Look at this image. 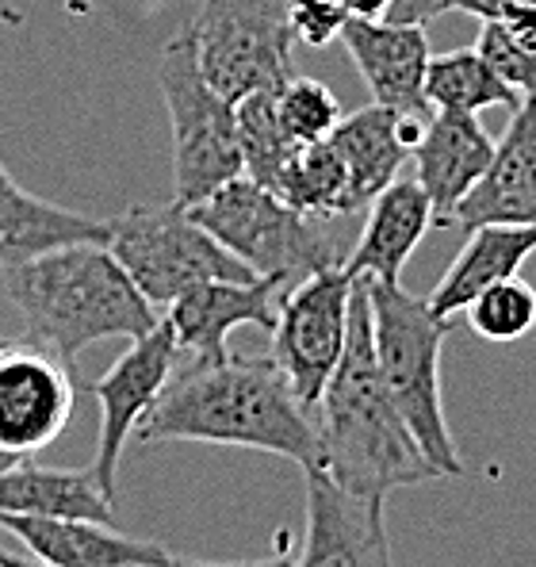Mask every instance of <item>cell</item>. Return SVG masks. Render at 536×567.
I'll return each mask as SVG.
<instances>
[{"instance_id":"obj_28","label":"cell","mask_w":536,"mask_h":567,"mask_svg":"<svg viewBox=\"0 0 536 567\" xmlns=\"http://www.w3.org/2000/svg\"><path fill=\"white\" fill-rule=\"evenodd\" d=\"M483 58L491 62V70L506 81L522 100L536 96V50H522L517 43H509V35L498 23H483L480 43H475Z\"/></svg>"},{"instance_id":"obj_30","label":"cell","mask_w":536,"mask_h":567,"mask_svg":"<svg viewBox=\"0 0 536 567\" xmlns=\"http://www.w3.org/2000/svg\"><path fill=\"white\" fill-rule=\"evenodd\" d=\"M449 0H395L388 12V20L395 23H418V28H425L430 20H437L441 12H449Z\"/></svg>"},{"instance_id":"obj_3","label":"cell","mask_w":536,"mask_h":567,"mask_svg":"<svg viewBox=\"0 0 536 567\" xmlns=\"http://www.w3.org/2000/svg\"><path fill=\"white\" fill-rule=\"evenodd\" d=\"M4 296L20 311L28 341L54 353L70 372L96 341H134L157 322V307L134 288L104 241H73L4 265Z\"/></svg>"},{"instance_id":"obj_2","label":"cell","mask_w":536,"mask_h":567,"mask_svg":"<svg viewBox=\"0 0 536 567\" xmlns=\"http://www.w3.org/2000/svg\"><path fill=\"white\" fill-rule=\"evenodd\" d=\"M322 441V472L353 495L388 498L399 487L441 480L402 422L372 349V307L368 288L357 277L349 303L346 353L311 411Z\"/></svg>"},{"instance_id":"obj_15","label":"cell","mask_w":536,"mask_h":567,"mask_svg":"<svg viewBox=\"0 0 536 567\" xmlns=\"http://www.w3.org/2000/svg\"><path fill=\"white\" fill-rule=\"evenodd\" d=\"M480 223L536 227V96L522 100L506 135L494 142L487 173L452 212V227L472 230Z\"/></svg>"},{"instance_id":"obj_16","label":"cell","mask_w":536,"mask_h":567,"mask_svg":"<svg viewBox=\"0 0 536 567\" xmlns=\"http://www.w3.org/2000/svg\"><path fill=\"white\" fill-rule=\"evenodd\" d=\"M414 181L433 204V223L452 227V212L467 196L494 157V138L467 112H433L414 142Z\"/></svg>"},{"instance_id":"obj_36","label":"cell","mask_w":536,"mask_h":567,"mask_svg":"<svg viewBox=\"0 0 536 567\" xmlns=\"http://www.w3.org/2000/svg\"><path fill=\"white\" fill-rule=\"evenodd\" d=\"M23 456H12V453H4V449H0V472L4 468H12V464H20Z\"/></svg>"},{"instance_id":"obj_10","label":"cell","mask_w":536,"mask_h":567,"mask_svg":"<svg viewBox=\"0 0 536 567\" xmlns=\"http://www.w3.org/2000/svg\"><path fill=\"white\" fill-rule=\"evenodd\" d=\"M177 357L181 349L169 322L157 319L154 330L134 338L127 353L92 383V395H96L100 406V437H96V456H92L89 475L96 480L100 495L107 503H115V495H120L123 449H127L131 433L138 430V422L146 419V411L154 406L157 391L165 388Z\"/></svg>"},{"instance_id":"obj_13","label":"cell","mask_w":536,"mask_h":567,"mask_svg":"<svg viewBox=\"0 0 536 567\" xmlns=\"http://www.w3.org/2000/svg\"><path fill=\"white\" fill-rule=\"evenodd\" d=\"M338 39L353 54L372 104L430 120L433 107L425 100V65L433 54L425 28L395 20H346Z\"/></svg>"},{"instance_id":"obj_34","label":"cell","mask_w":536,"mask_h":567,"mask_svg":"<svg viewBox=\"0 0 536 567\" xmlns=\"http://www.w3.org/2000/svg\"><path fill=\"white\" fill-rule=\"evenodd\" d=\"M395 0H341L349 20H388Z\"/></svg>"},{"instance_id":"obj_25","label":"cell","mask_w":536,"mask_h":567,"mask_svg":"<svg viewBox=\"0 0 536 567\" xmlns=\"http://www.w3.org/2000/svg\"><path fill=\"white\" fill-rule=\"evenodd\" d=\"M234 120H238V146H241V173L254 185L268 188L276 196L284 169L296 157L299 142L288 138L276 115V93H249L234 104Z\"/></svg>"},{"instance_id":"obj_5","label":"cell","mask_w":536,"mask_h":567,"mask_svg":"<svg viewBox=\"0 0 536 567\" xmlns=\"http://www.w3.org/2000/svg\"><path fill=\"white\" fill-rule=\"evenodd\" d=\"M188 215L257 277L280 280L284 291L311 272L341 265L338 246L315 227V219L299 215L268 188L254 185L246 173L192 204Z\"/></svg>"},{"instance_id":"obj_19","label":"cell","mask_w":536,"mask_h":567,"mask_svg":"<svg viewBox=\"0 0 536 567\" xmlns=\"http://www.w3.org/2000/svg\"><path fill=\"white\" fill-rule=\"evenodd\" d=\"M536 254V227H517V223H480L472 227L464 249L445 269L437 288L430 291V311L437 319H452L472 303L491 284L517 277L522 265Z\"/></svg>"},{"instance_id":"obj_17","label":"cell","mask_w":536,"mask_h":567,"mask_svg":"<svg viewBox=\"0 0 536 567\" xmlns=\"http://www.w3.org/2000/svg\"><path fill=\"white\" fill-rule=\"evenodd\" d=\"M0 533L16 537L35 560L54 567H150L169 553L154 540H138L107 522L92 518H0Z\"/></svg>"},{"instance_id":"obj_29","label":"cell","mask_w":536,"mask_h":567,"mask_svg":"<svg viewBox=\"0 0 536 567\" xmlns=\"http://www.w3.org/2000/svg\"><path fill=\"white\" fill-rule=\"evenodd\" d=\"M284 20L296 43L322 50L341 35L349 16L341 0H284Z\"/></svg>"},{"instance_id":"obj_26","label":"cell","mask_w":536,"mask_h":567,"mask_svg":"<svg viewBox=\"0 0 536 567\" xmlns=\"http://www.w3.org/2000/svg\"><path fill=\"white\" fill-rule=\"evenodd\" d=\"M464 311L467 327L483 341H498V346L522 341L525 333L536 330V288L522 277H506L480 291Z\"/></svg>"},{"instance_id":"obj_31","label":"cell","mask_w":536,"mask_h":567,"mask_svg":"<svg viewBox=\"0 0 536 567\" xmlns=\"http://www.w3.org/2000/svg\"><path fill=\"white\" fill-rule=\"evenodd\" d=\"M502 31L509 35V43H517L522 50H536V0L533 4H522L498 23Z\"/></svg>"},{"instance_id":"obj_27","label":"cell","mask_w":536,"mask_h":567,"mask_svg":"<svg viewBox=\"0 0 536 567\" xmlns=\"http://www.w3.org/2000/svg\"><path fill=\"white\" fill-rule=\"evenodd\" d=\"M276 115H280V127L288 131L291 142L311 146V142H326L333 135V127L341 123V104L330 93V85L291 73L276 89Z\"/></svg>"},{"instance_id":"obj_20","label":"cell","mask_w":536,"mask_h":567,"mask_svg":"<svg viewBox=\"0 0 536 567\" xmlns=\"http://www.w3.org/2000/svg\"><path fill=\"white\" fill-rule=\"evenodd\" d=\"M330 146L338 150L349 181V212H364L383 188L402 173L406 142L399 138V112L383 104H368L353 115H341Z\"/></svg>"},{"instance_id":"obj_32","label":"cell","mask_w":536,"mask_h":567,"mask_svg":"<svg viewBox=\"0 0 536 567\" xmlns=\"http://www.w3.org/2000/svg\"><path fill=\"white\" fill-rule=\"evenodd\" d=\"M449 4L467 16H475L480 23H502L514 8L533 4V0H449Z\"/></svg>"},{"instance_id":"obj_7","label":"cell","mask_w":536,"mask_h":567,"mask_svg":"<svg viewBox=\"0 0 536 567\" xmlns=\"http://www.w3.org/2000/svg\"><path fill=\"white\" fill-rule=\"evenodd\" d=\"M157 85L173 127V199L192 207L226 181L241 177L238 120L230 100H223L199 73L188 31L162 50Z\"/></svg>"},{"instance_id":"obj_35","label":"cell","mask_w":536,"mask_h":567,"mask_svg":"<svg viewBox=\"0 0 536 567\" xmlns=\"http://www.w3.org/2000/svg\"><path fill=\"white\" fill-rule=\"evenodd\" d=\"M0 564L4 567H54V564H43V560H35V556H0Z\"/></svg>"},{"instance_id":"obj_18","label":"cell","mask_w":536,"mask_h":567,"mask_svg":"<svg viewBox=\"0 0 536 567\" xmlns=\"http://www.w3.org/2000/svg\"><path fill=\"white\" fill-rule=\"evenodd\" d=\"M433 227V204L425 196V188L414 177L391 181L380 196L368 204V219L360 230L353 254H349L346 272L353 277H368L380 284H399L406 261L414 257V249L422 246V238Z\"/></svg>"},{"instance_id":"obj_9","label":"cell","mask_w":536,"mask_h":567,"mask_svg":"<svg viewBox=\"0 0 536 567\" xmlns=\"http://www.w3.org/2000/svg\"><path fill=\"white\" fill-rule=\"evenodd\" d=\"M357 277L346 265H330L291 284L276 303L272 322V364L288 380L296 403L307 414L318 406L326 383L346 353L349 303H353Z\"/></svg>"},{"instance_id":"obj_8","label":"cell","mask_w":536,"mask_h":567,"mask_svg":"<svg viewBox=\"0 0 536 567\" xmlns=\"http://www.w3.org/2000/svg\"><path fill=\"white\" fill-rule=\"evenodd\" d=\"M188 39L204 81L230 104L276 93L296 73L284 0H204Z\"/></svg>"},{"instance_id":"obj_12","label":"cell","mask_w":536,"mask_h":567,"mask_svg":"<svg viewBox=\"0 0 536 567\" xmlns=\"http://www.w3.org/2000/svg\"><path fill=\"white\" fill-rule=\"evenodd\" d=\"M380 495H353L322 468L307 472V540L296 567H395Z\"/></svg>"},{"instance_id":"obj_14","label":"cell","mask_w":536,"mask_h":567,"mask_svg":"<svg viewBox=\"0 0 536 567\" xmlns=\"http://www.w3.org/2000/svg\"><path fill=\"white\" fill-rule=\"evenodd\" d=\"M280 296H284V284L272 277L204 280L196 288L181 291L165 307V322H169L184 357H223L230 330L238 327L272 330Z\"/></svg>"},{"instance_id":"obj_38","label":"cell","mask_w":536,"mask_h":567,"mask_svg":"<svg viewBox=\"0 0 536 567\" xmlns=\"http://www.w3.org/2000/svg\"><path fill=\"white\" fill-rule=\"evenodd\" d=\"M0 556H4V553H0ZM0 567H4V564H0Z\"/></svg>"},{"instance_id":"obj_21","label":"cell","mask_w":536,"mask_h":567,"mask_svg":"<svg viewBox=\"0 0 536 567\" xmlns=\"http://www.w3.org/2000/svg\"><path fill=\"white\" fill-rule=\"evenodd\" d=\"M104 238H107V223L31 196L0 165V265L28 261L35 254H47V249L73 246V241H104Z\"/></svg>"},{"instance_id":"obj_6","label":"cell","mask_w":536,"mask_h":567,"mask_svg":"<svg viewBox=\"0 0 536 567\" xmlns=\"http://www.w3.org/2000/svg\"><path fill=\"white\" fill-rule=\"evenodd\" d=\"M104 246L154 307H169L181 291L204 280L257 277L223 241L207 235L177 199L157 207H131L120 219H107Z\"/></svg>"},{"instance_id":"obj_1","label":"cell","mask_w":536,"mask_h":567,"mask_svg":"<svg viewBox=\"0 0 536 567\" xmlns=\"http://www.w3.org/2000/svg\"><path fill=\"white\" fill-rule=\"evenodd\" d=\"M138 441H199V445L257 449L322 468L315 419L296 403L272 357H188L173 364L154 406L138 422Z\"/></svg>"},{"instance_id":"obj_23","label":"cell","mask_w":536,"mask_h":567,"mask_svg":"<svg viewBox=\"0 0 536 567\" xmlns=\"http://www.w3.org/2000/svg\"><path fill=\"white\" fill-rule=\"evenodd\" d=\"M425 100H430L433 112L467 115H480L487 107H509V112L522 107V96L491 70V62L475 47L430 58V65H425Z\"/></svg>"},{"instance_id":"obj_11","label":"cell","mask_w":536,"mask_h":567,"mask_svg":"<svg viewBox=\"0 0 536 567\" xmlns=\"http://www.w3.org/2000/svg\"><path fill=\"white\" fill-rule=\"evenodd\" d=\"M78 406L73 372L35 341L0 346V449L31 461L65 433Z\"/></svg>"},{"instance_id":"obj_24","label":"cell","mask_w":536,"mask_h":567,"mask_svg":"<svg viewBox=\"0 0 536 567\" xmlns=\"http://www.w3.org/2000/svg\"><path fill=\"white\" fill-rule=\"evenodd\" d=\"M276 196L288 207H296L307 219H341L349 212V181L346 165H341L338 150L326 142H311V146H299L291 165L284 169L280 188Z\"/></svg>"},{"instance_id":"obj_22","label":"cell","mask_w":536,"mask_h":567,"mask_svg":"<svg viewBox=\"0 0 536 567\" xmlns=\"http://www.w3.org/2000/svg\"><path fill=\"white\" fill-rule=\"evenodd\" d=\"M92 518L115 525V511L89 472L35 468L20 461L0 472V518Z\"/></svg>"},{"instance_id":"obj_33","label":"cell","mask_w":536,"mask_h":567,"mask_svg":"<svg viewBox=\"0 0 536 567\" xmlns=\"http://www.w3.org/2000/svg\"><path fill=\"white\" fill-rule=\"evenodd\" d=\"M150 567H296L291 556H265V560H226V564H212V560H188V556H173L165 564H150Z\"/></svg>"},{"instance_id":"obj_37","label":"cell","mask_w":536,"mask_h":567,"mask_svg":"<svg viewBox=\"0 0 536 567\" xmlns=\"http://www.w3.org/2000/svg\"><path fill=\"white\" fill-rule=\"evenodd\" d=\"M0 346H4V338H0Z\"/></svg>"},{"instance_id":"obj_4","label":"cell","mask_w":536,"mask_h":567,"mask_svg":"<svg viewBox=\"0 0 536 567\" xmlns=\"http://www.w3.org/2000/svg\"><path fill=\"white\" fill-rule=\"evenodd\" d=\"M372 307V349L402 422L437 475H464V461L452 441L445 403H441V353L452 333V319H437L430 303L399 284L360 277Z\"/></svg>"}]
</instances>
